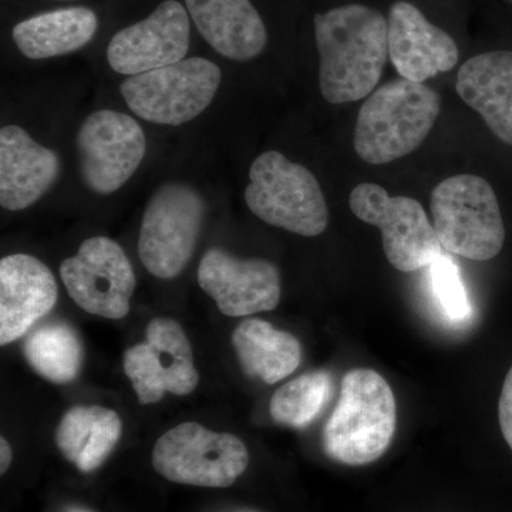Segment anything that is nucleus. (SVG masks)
<instances>
[{
	"instance_id": "1",
	"label": "nucleus",
	"mask_w": 512,
	"mask_h": 512,
	"mask_svg": "<svg viewBox=\"0 0 512 512\" xmlns=\"http://www.w3.org/2000/svg\"><path fill=\"white\" fill-rule=\"evenodd\" d=\"M313 23L323 99L343 104L369 97L389 56L387 19L369 6L346 5L318 13Z\"/></svg>"
},
{
	"instance_id": "2",
	"label": "nucleus",
	"mask_w": 512,
	"mask_h": 512,
	"mask_svg": "<svg viewBox=\"0 0 512 512\" xmlns=\"http://www.w3.org/2000/svg\"><path fill=\"white\" fill-rule=\"evenodd\" d=\"M441 97L424 83L383 84L360 107L353 146L366 163L383 165L412 154L439 119Z\"/></svg>"
},
{
	"instance_id": "3",
	"label": "nucleus",
	"mask_w": 512,
	"mask_h": 512,
	"mask_svg": "<svg viewBox=\"0 0 512 512\" xmlns=\"http://www.w3.org/2000/svg\"><path fill=\"white\" fill-rule=\"evenodd\" d=\"M396 420V399L387 380L372 369L350 370L323 429V450L345 466L375 463L392 444Z\"/></svg>"
},
{
	"instance_id": "4",
	"label": "nucleus",
	"mask_w": 512,
	"mask_h": 512,
	"mask_svg": "<svg viewBox=\"0 0 512 512\" xmlns=\"http://www.w3.org/2000/svg\"><path fill=\"white\" fill-rule=\"evenodd\" d=\"M430 210L444 251L485 262L503 249V215L493 187L484 178L461 174L441 181L431 192Z\"/></svg>"
},
{
	"instance_id": "5",
	"label": "nucleus",
	"mask_w": 512,
	"mask_h": 512,
	"mask_svg": "<svg viewBox=\"0 0 512 512\" xmlns=\"http://www.w3.org/2000/svg\"><path fill=\"white\" fill-rule=\"evenodd\" d=\"M245 201L259 220L302 237H318L328 228V205L315 175L278 151L255 158Z\"/></svg>"
},
{
	"instance_id": "6",
	"label": "nucleus",
	"mask_w": 512,
	"mask_h": 512,
	"mask_svg": "<svg viewBox=\"0 0 512 512\" xmlns=\"http://www.w3.org/2000/svg\"><path fill=\"white\" fill-rule=\"evenodd\" d=\"M221 79L217 64L191 57L128 77L121 83L120 93L141 119L163 126H181L210 106Z\"/></svg>"
},
{
	"instance_id": "7",
	"label": "nucleus",
	"mask_w": 512,
	"mask_h": 512,
	"mask_svg": "<svg viewBox=\"0 0 512 512\" xmlns=\"http://www.w3.org/2000/svg\"><path fill=\"white\" fill-rule=\"evenodd\" d=\"M249 464L244 441L187 421L157 440L153 467L171 483L205 488L231 487Z\"/></svg>"
},
{
	"instance_id": "8",
	"label": "nucleus",
	"mask_w": 512,
	"mask_h": 512,
	"mask_svg": "<svg viewBox=\"0 0 512 512\" xmlns=\"http://www.w3.org/2000/svg\"><path fill=\"white\" fill-rule=\"evenodd\" d=\"M205 202L184 183H167L148 201L138 238V256L151 275L173 279L191 261L201 234Z\"/></svg>"
},
{
	"instance_id": "9",
	"label": "nucleus",
	"mask_w": 512,
	"mask_h": 512,
	"mask_svg": "<svg viewBox=\"0 0 512 512\" xmlns=\"http://www.w3.org/2000/svg\"><path fill=\"white\" fill-rule=\"evenodd\" d=\"M350 210L382 232L387 261L404 274L430 266L444 255L423 205L413 198L390 197L380 185L363 183L350 192Z\"/></svg>"
},
{
	"instance_id": "10",
	"label": "nucleus",
	"mask_w": 512,
	"mask_h": 512,
	"mask_svg": "<svg viewBox=\"0 0 512 512\" xmlns=\"http://www.w3.org/2000/svg\"><path fill=\"white\" fill-rule=\"evenodd\" d=\"M64 288L79 308L106 319H123L130 312L136 275L126 252L113 239L94 237L60 265Z\"/></svg>"
},
{
	"instance_id": "11",
	"label": "nucleus",
	"mask_w": 512,
	"mask_h": 512,
	"mask_svg": "<svg viewBox=\"0 0 512 512\" xmlns=\"http://www.w3.org/2000/svg\"><path fill=\"white\" fill-rule=\"evenodd\" d=\"M80 174L96 194L120 190L146 156L143 128L133 117L114 110L90 114L77 131Z\"/></svg>"
},
{
	"instance_id": "12",
	"label": "nucleus",
	"mask_w": 512,
	"mask_h": 512,
	"mask_svg": "<svg viewBox=\"0 0 512 512\" xmlns=\"http://www.w3.org/2000/svg\"><path fill=\"white\" fill-rule=\"evenodd\" d=\"M123 367L143 406L160 402L165 393L187 396L200 382L190 340L170 318L148 323L146 340L126 350Z\"/></svg>"
},
{
	"instance_id": "13",
	"label": "nucleus",
	"mask_w": 512,
	"mask_h": 512,
	"mask_svg": "<svg viewBox=\"0 0 512 512\" xmlns=\"http://www.w3.org/2000/svg\"><path fill=\"white\" fill-rule=\"evenodd\" d=\"M198 284L229 318L274 311L281 302V274L265 259H242L220 248L202 256Z\"/></svg>"
},
{
	"instance_id": "14",
	"label": "nucleus",
	"mask_w": 512,
	"mask_h": 512,
	"mask_svg": "<svg viewBox=\"0 0 512 512\" xmlns=\"http://www.w3.org/2000/svg\"><path fill=\"white\" fill-rule=\"evenodd\" d=\"M190 49V19L177 0H165L141 22L120 30L107 47L111 69L124 76L181 62Z\"/></svg>"
},
{
	"instance_id": "15",
	"label": "nucleus",
	"mask_w": 512,
	"mask_h": 512,
	"mask_svg": "<svg viewBox=\"0 0 512 512\" xmlns=\"http://www.w3.org/2000/svg\"><path fill=\"white\" fill-rule=\"evenodd\" d=\"M387 26L389 56L403 79L424 83L456 67L460 53L453 37L429 22L412 3H394Z\"/></svg>"
},
{
	"instance_id": "16",
	"label": "nucleus",
	"mask_w": 512,
	"mask_h": 512,
	"mask_svg": "<svg viewBox=\"0 0 512 512\" xmlns=\"http://www.w3.org/2000/svg\"><path fill=\"white\" fill-rule=\"evenodd\" d=\"M59 298L55 275L32 255L13 254L0 261V345L25 336L49 315Z\"/></svg>"
},
{
	"instance_id": "17",
	"label": "nucleus",
	"mask_w": 512,
	"mask_h": 512,
	"mask_svg": "<svg viewBox=\"0 0 512 512\" xmlns=\"http://www.w3.org/2000/svg\"><path fill=\"white\" fill-rule=\"evenodd\" d=\"M60 171L55 151L40 146L22 127L0 130V205L5 210L32 207L55 184Z\"/></svg>"
},
{
	"instance_id": "18",
	"label": "nucleus",
	"mask_w": 512,
	"mask_h": 512,
	"mask_svg": "<svg viewBox=\"0 0 512 512\" xmlns=\"http://www.w3.org/2000/svg\"><path fill=\"white\" fill-rule=\"evenodd\" d=\"M192 22L215 52L247 62L264 52L268 33L249 0H185Z\"/></svg>"
},
{
	"instance_id": "19",
	"label": "nucleus",
	"mask_w": 512,
	"mask_h": 512,
	"mask_svg": "<svg viewBox=\"0 0 512 512\" xmlns=\"http://www.w3.org/2000/svg\"><path fill=\"white\" fill-rule=\"evenodd\" d=\"M456 90L494 136L512 146V52L471 57L458 70Z\"/></svg>"
},
{
	"instance_id": "20",
	"label": "nucleus",
	"mask_w": 512,
	"mask_h": 512,
	"mask_svg": "<svg viewBox=\"0 0 512 512\" xmlns=\"http://www.w3.org/2000/svg\"><path fill=\"white\" fill-rule=\"evenodd\" d=\"M123 423L114 410L76 406L64 414L56 430V446L82 473H93L106 463L121 439Z\"/></svg>"
},
{
	"instance_id": "21",
	"label": "nucleus",
	"mask_w": 512,
	"mask_h": 512,
	"mask_svg": "<svg viewBox=\"0 0 512 512\" xmlns=\"http://www.w3.org/2000/svg\"><path fill=\"white\" fill-rule=\"evenodd\" d=\"M232 345L242 370L266 384L291 376L302 362L301 342L261 319L242 320L232 333Z\"/></svg>"
},
{
	"instance_id": "22",
	"label": "nucleus",
	"mask_w": 512,
	"mask_h": 512,
	"mask_svg": "<svg viewBox=\"0 0 512 512\" xmlns=\"http://www.w3.org/2000/svg\"><path fill=\"white\" fill-rule=\"evenodd\" d=\"M97 28L99 20L93 10L59 9L18 23L13 40L28 59L42 60L82 49L96 35Z\"/></svg>"
},
{
	"instance_id": "23",
	"label": "nucleus",
	"mask_w": 512,
	"mask_h": 512,
	"mask_svg": "<svg viewBox=\"0 0 512 512\" xmlns=\"http://www.w3.org/2000/svg\"><path fill=\"white\" fill-rule=\"evenodd\" d=\"M23 352L37 375L52 383L73 382L83 367L82 339L62 320H50L30 330Z\"/></svg>"
},
{
	"instance_id": "24",
	"label": "nucleus",
	"mask_w": 512,
	"mask_h": 512,
	"mask_svg": "<svg viewBox=\"0 0 512 512\" xmlns=\"http://www.w3.org/2000/svg\"><path fill=\"white\" fill-rule=\"evenodd\" d=\"M332 396V377L326 370H313L279 387L269 403L275 423L302 429L313 423Z\"/></svg>"
},
{
	"instance_id": "25",
	"label": "nucleus",
	"mask_w": 512,
	"mask_h": 512,
	"mask_svg": "<svg viewBox=\"0 0 512 512\" xmlns=\"http://www.w3.org/2000/svg\"><path fill=\"white\" fill-rule=\"evenodd\" d=\"M431 286L444 315L453 322L470 318L471 305L461 279L460 269L448 256H440L430 265Z\"/></svg>"
},
{
	"instance_id": "26",
	"label": "nucleus",
	"mask_w": 512,
	"mask_h": 512,
	"mask_svg": "<svg viewBox=\"0 0 512 512\" xmlns=\"http://www.w3.org/2000/svg\"><path fill=\"white\" fill-rule=\"evenodd\" d=\"M498 420H500L501 433L508 447L512 450V366L505 376L500 402H498Z\"/></svg>"
},
{
	"instance_id": "27",
	"label": "nucleus",
	"mask_w": 512,
	"mask_h": 512,
	"mask_svg": "<svg viewBox=\"0 0 512 512\" xmlns=\"http://www.w3.org/2000/svg\"><path fill=\"white\" fill-rule=\"evenodd\" d=\"M12 460V447H10V444L6 441L5 437H2V439H0V473L5 474L6 471L9 470Z\"/></svg>"
},
{
	"instance_id": "28",
	"label": "nucleus",
	"mask_w": 512,
	"mask_h": 512,
	"mask_svg": "<svg viewBox=\"0 0 512 512\" xmlns=\"http://www.w3.org/2000/svg\"><path fill=\"white\" fill-rule=\"evenodd\" d=\"M63 512H94L92 510H89V508L86 507H77V505H74V507L66 508Z\"/></svg>"
},
{
	"instance_id": "29",
	"label": "nucleus",
	"mask_w": 512,
	"mask_h": 512,
	"mask_svg": "<svg viewBox=\"0 0 512 512\" xmlns=\"http://www.w3.org/2000/svg\"><path fill=\"white\" fill-rule=\"evenodd\" d=\"M511 2H512V0H511Z\"/></svg>"
}]
</instances>
